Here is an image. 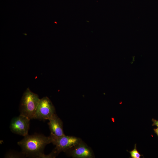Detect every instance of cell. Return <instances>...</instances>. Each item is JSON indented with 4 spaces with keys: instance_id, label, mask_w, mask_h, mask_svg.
I'll return each instance as SVG.
<instances>
[{
    "instance_id": "6da1fadb",
    "label": "cell",
    "mask_w": 158,
    "mask_h": 158,
    "mask_svg": "<svg viewBox=\"0 0 158 158\" xmlns=\"http://www.w3.org/2000/svg\"><path fill=\"white\" fill-rule=\"evenodd\" d=\"M52 142L50 135L46 137L42 134H35L24 136L18 144L22 149V152L25 157L43 158L46 146Z\"/></svg>"
},
{
    "instance_id": "7a4b0ae2",
    "label": "cell",
    "mask_w": 158,
    "mask_h": 158,
    "mask_svg": "<svg viewBox=\"0 0 158 158\" xmlns=\"http://www.w3.org/2000/svg\"><path fill=\"white\" fill-rule=\"evenodd\" d=\"M40 99L38 95L28 88L24 93L20 106V114L34 119L35 111Z\"/></svg>"
},
{
    "instance_id": "3957f363",
    "label": "cell",
    "mask_w": 158,
    "mask_h": 158,
    "mask_svg": "<svg viewBox=\"0 0 158 158\" xmlns=\"http://www.w3.org/2000/svg\"><path fill=\"white\" fill-rule=\"evenodd\" d=\"M52 138V143L55 145L54 150L58 154L61 152H65L68 150L79 143L82 140L78 137L65 135L56 136L50 135Z\"/></svg>"
},
{
    "instance_id": "277c9868",
    "label": "cell",
    "mask_w": 158,
    "mask_h": 158,
    "mask_svg": "<svg viewBox=\"0 0 158 158\" xmlns=\"http://www.w3.org/2000/svg\"><path fill=\"white\" fill-rule=\"evenodd\" d=\"M55 114V109L54 105L49 98L45 97L40 99L34 119L49 120Z\"/></svg>"
},
{
    "instance_id": "5b68a950",
    "label": "cell",
    "mask_w": 158,
    "mask_h": 158,
    "mask_svg": "<svg viewBox=\"0 0 158 158\" xmlns=\"http://www.w3.org/2000/svg\"><path fill=\"white\" fill-rule=\"evenodd\" d=\"M30 119L20 114L11 120L10 128L11 131L15 134L25 136L28 135Z\"/></svg>"
},
{
    "instance_id": "8992f818",
    "label": "cell",
    "mask_w": 158,
    "mask_h": 158,
    "mask_svg": "<svg viewBox=\"0 0 158 158\" xmlns=\"http://www.w3.org/2000/svg\"><path fill=\"white\" fill-rule=\"evenodd\" d=\"M65 152L73 158H93L95 157L91 148L82 141Z\"/></svg>"
},
{
    "instance_id": "52a82bcc",
    "label": "cell",
    "mask_w": 158,
    "mask_h": 158,
    "mask_svg": "<svg viewBox=\"0 0 158 158\" xmlns=\"http://www.w3.org/2000/svg\"><path fill=\"white\" fill-rule=\"evenodd\" d=\"M49 120V121L48 124L51 131V134L56 136H61L65 135L63 130V122L56 114Z\"/></svg>"
},
{
    "instance_id": "ba28073f",
    "label": "cell",
    "mask_w": 158,
    "mask_h": 158,
    "mask_svg": "<svg viewBox=\"0 0 158 158\" xmlns=\"http://www.w3.org/2000/svg\"><path fill=\"white\" fill-rule=\"evenodd\" d=\"M24 157L25 156L22 152L20 153L12 152H8L5 156V157L6 158H20Z\"/></svg>"
},
{
    "instance_id": "9c48e42d",
    "label": "cell",
    "mask_w": 158,
    "mask_h": 158,
    "mask_svg": "<svg viewBox=\"0 0 158 158\" xmlns=\"http://www.w3.org/2000/svg\"><path fill=\"white\" fill-rule=\"evenodd\" d=\"M130 154L132 158H140V157L143 156V155L140 154L136 149V145H135L134 148L130 151H128Z\"/></svg>"
},
{
    "instance_id": "30bf717a",
    "label": "cell",
    "mask_w": 158,
    "mask_h": 158,
    "mask_svg": "<svg viewBox=\"0 0 158 158\" xmlns=\"http://www.w3.org/2000/svg\"><path fill=\"white\" fill-rule=\"evenodd\" d=\"M152 121L153 122L152 126H157L158 127V120L152 118Z\"/></svg>"
},
{
    "instance_id": "8fae6325",
    "label": "cell",
    "mask_w": 158,
    "mask_h": 158,
    "mask_svg": "<svg viewBox=\"0 0 158 158\" xmlns=\"http://www.w3.org/2000/svg\"><path fill=\"white\" fill-rule=\"evenodd\" d=\"M153 130H154V133L157 135L158 137V127L157 128H154Z\"/></svg>"
}]
</instances>
